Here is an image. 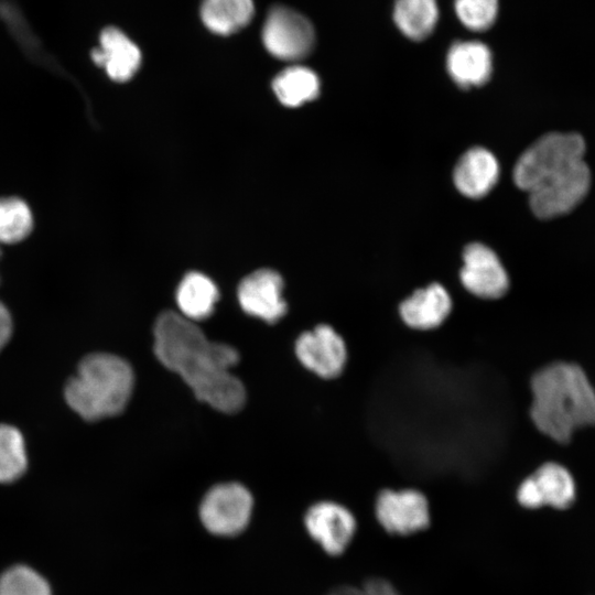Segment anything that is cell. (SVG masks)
<instances>
[{"label":"cell","mask_w":595,"mask_h":595,"mask_svg":"<svg viewBox=\"0 0 595 595\" xmlns=\"http://www.w3.org/2000/svg\"><path fill=\"white\" fill-rule=\"evenodd\" d=\"M134 385L133 370L125 359L107 353L86 356L65 386L67 404L83 419L96 421L126 408Z\"/></svg>","instance_id":"obj_4"},{"label":"cell","mask_w":595,"mask_h":595,"mask_svg":"<svg viewBox=\"0 0 595 595\" xmlns=\"http://www.w3.org/2000/svg\"><path fill=\"white\" fill-rule=\"evenodd\" d=\"M531 391V419L554 441L565 443L576 429L595 424V391L576 365L544 367L532 377Z\"/></svg>","instance_id":"obj_3"},{"label":"cell","mask_w":595,"mask_h":595,"mask_svg":"<svg viewBox=\"0 0 595 595\" xmlns=\"http://www.w3.org/2000/svg\"><path fill=\"white\" fill-rule=\"evenodd\" d=\"M28 458L21 432L0 424V483L18 479L26 469Z\"/></svg>","instance_id":"obj_22"},{"label":"cell","mask_w":595,"mask_h":595,"mask_svg":"<svg viewBox=\"0 0 595 595\" xmlns=\"http://www.w3.org/2000/svg\"><path fill=\"white\" fill-rule=\"evenodd\" d=\"M498 175L499 165L493 153L483 148H473L457 162L454 183L463 195L479 198L494 187Z\"/></svg>","instance_id":"obj_16"},{"label":"cell","mask_w":595,"mask_h":595,"mask_svg":"<svg viewBox=\"0 0 595 595\" xmlns=\"http://www.w3.org/2000/svg\"><path fill=\"white\" fill-rule=\"evenodd\" d=\"M446 66L453 80L461 87L479 86L491 75V53L477 41L456 42L448 51Z\"/></svg>","instance_id":"obj_15"},{"label":"cell","mask_w":595,"mask_h":595,"mask_svg":"<svg viewBox=\"0 0 595 595\" xmlns=\"http://www.w3.org/2000/svg\"><path fill=\"white\" fill-rule=\"evenodd\" d=\"M237 296L241 309L249 315L273 324L286 313L283 280L270 269H260L239 283Z\"/></svg>","instance_id":"obj_11"},{"label":"cell","mask_w":595,"mask_h":595,"mask_svg":"<svg viewBox=\"0 0 595 595\" xmlns=\"http://www.w3.org/2000/svg\"><path fill=\"white\" fill-rule=\"evenodd\" d=\"M33 228V216L28 204L18 197L0 198V244H17Z\"/></svg>","instance_id":"obj_21"},{"label":"cell","mask_w":595,"mask_h":595,"mask_svg":"<svg viewBox=\"0 0 595 595\" xmlns=\"http://www.w3.org/2000/svg\"><path fill=\"white\" fill-rule=\"evenodd\" d=\"M253 11L252 0H203L201 18L209 31L229 35L244 29Z\"/></svg>","instance_id":"obj_18"},{"label":"cell","mask_w":595,"mask_h":595,"mask_svg":"<svg viewBox=\"0 0 595 595\" xmlns=\"http://www.w3.org/2000/svg\"><path fill=\"white\" fill-rule=\"evenodd\" d=\"M153 337L156 358L180 375L198 400L225 413L244 407L245 387L230 372L239 360L234 347L209 340L195 322L173 311L158 316Z\"/></svg>","instance_id":"obj_1"},{"label":"cell","mask_w":595,"mask_h":595,"mask_svg":"<svg viewBox=\"0 0 595 595\" xmlns=\"http://www.w3.org/2000/svg\"><path fill=\"white\" fill-rule=\"evenodd\" d=\"M0 595H52L46 581L26 566H15L0 577Z\"/></svg>","instance_id":"obj_23"},{"label":"cell","mask_w":595,"mask_h":595,"mask_svg":"<svg viewBox=\"0 0 595 595\" xmlns=\"http://www.w3.org/2000/svg\"><path fill=\"white\" fill-rule=\"evenodd\" d=\"M0 256H1V250H0Z\"/></svg>","instance_id":"obj_27"},{"label":"cell","mask_w":595,"mask_h":595,"mask_svg":"<svg viewBox=\"0 0 595 595\" xmlns=\"http://www.w3.org/2000/svg\"><path fill=\"white\" fill-rule=\"evenodd\" d=\"M272 87L283 105L298 107L317 97L320 80L312 69L294 65L282 71L273 79Z\"/></svg>","instance_id":"obj_20"},{"label":"cell","mask_w":595,"mask_h":595,"mask_svg":"<svg viewBox=\"0 0 595 595\" xmlns=\"http://www.w3.org/2000/svg\"><path fill=\"white\" fill-rule=\"evenodd\" d=\"M253 507L250 491L238 483L218 484L204 496L199 518L213 534L231 537L248 526Z\"/></svg>","instance_id":"obj_5"},{"label":"cell","mask_w":595,"mask_h":595,"mask_svg":"<svg viewBox=\"0 0 595 595\" xmlns=\"http://www.w3.org/2000/svg\"><path fill=\"white\" fill-rule=\"evenodd\" d=\"M175 298L180 314L196 322L213 314L219 292L208 277L199 272H190L178 284Z\"/></svg>","instance_id":"obj_17"},{"label":"cell","mask_w":595,"mask_h":595,"mask_svg":"<svg viewBox=\"0 0 595 595\" xmlns=\"http://www.w3.org/2000/svg\"><path fill=\"white\" fill-rule=\"evenodd\" d=\"M328 595H400L388 581L372 577L364 582L361 586H340Z\"/></svg>","instance_id":"obj_25"},{"label":"cell","mask_w":595,"mask_h":595,"mask_svg":"<svg viewBox=\"0 0 595 595\" xmlns=\"http://www.w3.org/2000/svg\"><path fill=\"white\" fill-rule=\"evenodd\" d=\"M585 143L575 133L541 137L519 158L516 185L529 193L537 217L552 218L571 212L588 192L591 173L584 161Z\"/></svg>","instance_id":"obj_2"},{"label":"cell","mask_w":595,"mask_h":595,"mask_svg":"<svg viewBox=\"0 0 595 595\" xmlns=\"http://www.w3.org/2000/svg\"><path fill=\"white\" fill-rule=\"evenodd\" d=\"M454 8L459 21L473 31H485L495 21L498 0H455Z\"/></svg>","instance_id":"obj_24"},{"label":"cell","mask_w":595,"mask_h":595,"mask_svg":"<svg viewBox=\"0 0 595 595\" xmlns=\"http://www.w3.org/2000/svg\"><path fill=\"white\" fill-rule=\"evenodd\" d=\"M295 354L305 368L325 379L340 375L347 359L343 337L326 324L302 333L295 342Z\"/></svg>","instance_id":"obj_8"},{"label":"cell","mask_w":595,"mask_h":595,"mask_svg":"<svg viewBox=\"0 0 595 595\" xmlns=\"http://www.w3.org/2000/svg\"><path fill=\"white\" fill-rule=\"evenodd\" d=\"M463 262L461 281L472 294L494 300L507 292L508 274L490 248L478 242L468 245L463 253Z\"/></svg>","instance_id":"obj_10"},{"label":"cell","mask_w":595,"mask_h":595,"mask_svg":"<svg viewBox=\"0 0 595 595\" xmlns=\"http://www.w3.org/2000/svg\"><path fill=\"white\" fill-rule=\"evenodd\" d=\"M574 482L570 473L556 463H547L519 486L517 499L527 508L550 505L567 507L574 499Z\"/></svg>","instance_id":"obj_12"},{"label":"cell","mask_w":595,"mask_h":595,"mask_svg":"<svg viewBox=\"0 0 595 595\" xmlns=\"http://www.w3.org/2000/svg\"><path fill=\"white\" fill-rule=\"evenodd\" d=\"M452 310V300L445 288L432 283L419 289L399 305L402 321L411 328L426 331L440 326Z\"/></svg>","instance_id":"obj_14"},{"label":"cell","mask_w":595,"mask_h":595,"mask_svg":"<svg viewBox=\"0 0 595 595\" xmlns=\"http://www.w3.org/2000/svg\"><path fill=\"white\" fill-rule=\"evenodd\" d=\"M375 515L389 533L408 536L426 529L430 510L426 497L416 489H383L375 504Z\"/></svg>","instance_id":"obj_7"},{"label":"cell","mask_w":595,"mask_h":595,"mask_svg":"<svg viewBox=\"0 0 595 595\" xmlns=\"http://www.w3.org/2000/svg\"><path fill=\"white\" fill-rule=\"evenodd\" d=\"M439 19L436 0H396L393 20L409 39L420 41L429 36Z\"/></svg>","instance_id":"obj_19"},{"label":"cell","mask_w":595,"mask_h":595,"mask_svg":"<svg viewBox=\"0 0 595 595\" xmlns=\"http://www.w3.org/2000/svg\"><path fill=\"white\" fill-rule=\"evenodd\" d=\"M94 63L102 67L115 82L129 80L139 69V47L116 26L105 28L99 35V45L91 51Z\"/></svg>","instance_id":"obj_13"},{"label":"cell","mask_w":595,"mask_h":595,"mask_svg":"<svg viewBox=\"0 0 595 595\" xmlns=\"http://www.w3.org/2000/svg\"><path fill=\"white\" fill-rule=\"evenodd\" d=\"M262 42L268 52L283 61H298L314 47L315 32L311 22L298 11L273 7L264 21Z\"/></svg>","instance_id":"obj_6"},{"label":"cell","mask_w":595,"mask_h":595,"mask_svg":"<svg viewBox=\"0 0 595 595\" xmlns=\"http://www.w3.org/2000/svg\"><path fill=\"white\" fill-rule=\"evenodd\" d=\"M12 333V318L6 305L0 301V350L8 343Z\"/></svg>","instance_id":"obj_26"},{"label":"cell","mask_w":595,"mask_h":595,"mask_svg":"<svg viewBox=\"0 0 595 595\" xmlns=\"http://www.w3.org/2000/svg\"><path fill=\"white\" fill-rule=\"evenodd\" d=\"M304 524L314 541L331 554H342L354 538L356 519L344 506L334 501H320L311 506Z\"/></svg>","instance_id":"obj_9"}]
</instances>
